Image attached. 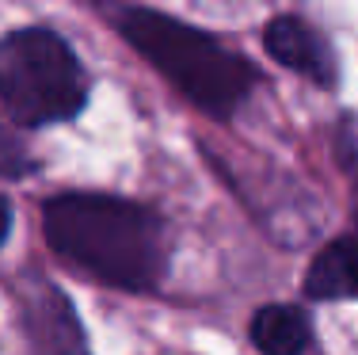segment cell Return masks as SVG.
<instances>
[{"instance_id":"cell-1","label":"cell","mask_w":358,"mask_h":355,"mask_svg":"<svg viewBox=\"0 0 358 355\" xmlns=\"http://www.w3.org/2000/svg\"><path fill=\"white\" fill-rule=\"evenodd\" d=\"M42 230L54 252L122 291H152L168 267V230L157 210L115 195H57Z\"/></svg>"},{"instance_id":"cell-2","label":"cell","mask_w":358,"mask_h":355,"mask_svg":"<svg viewBox=\"0 0 358 355\" xmlns=\"http://www.w3.org/2000/svg\"><path fill=\"white\" fill-rule=\"evenodd\" d=\"M118 31L138 54H145L168 81L202 111L229 118L244 104L255 84V69L241 54L225 50L214 35L179 23L164 12L126 8L118 15Z\"/></svg>"},{"instance_id":"cell-3","label":"cell","mask_w":358,"mask_h":355,"mask_svg":"<svg viewBox=\"0 0 358 355\" xmlns=\"http://www.w3.org/2000/svg\"><path fill=\"white\" fill-rule=\"evenodd\" d=\"M0 104L20 126L69 123L88 104V77L69 42L46 27L0 39Z\"/></svg>"},{"instance_id":"cell-4","label":"cell","mask_w":358,"mask_h":355,"mask_svg":"<svg viewBox=\"0 0 358 355\" xmlns=\"http://www.w3.org/2000/svg\"><path fill=\"white\" fill-rule=\"evenodd\" d=\"M23 328L31 340V355H92L69 298L50 283H38L23 302Z\"/></svg>"},{"instance_id":"cell-5","label":"cell","mask_w":358,"mask_h":355,"mask_svg":"<svg viewBox=\"0 0 358 355\" xmlns=\"http://www.w3.org/2000/svg\"><path fill=\"white\" fill-rule=\"evenodd\" d=\"M263 46L275 62H282L286 69L301 73V77L331 84L336 81V54L324 42V35L301 15H275L263 27Z\"/></svg>"},{"instance_id":"cell-6","label":"cell","mask_w":358,"mask_h":355,"mask_svg":"<svg viewBox=\"0 0 358 355\" xmlns=\"http://www.w3.org/2000/svg\"><path fill=\"white\" fill-rule=\"evenodd\" d=\"M309 298H358V237L324 244L305 275Z\"/></svg>"},{"instance_id":"cell-7","label":"cell","mask_w":358,"mask_h":355,"mask_svg":"<svg viewBox=\"0 0 358 355\" xmlns=\"http://www.w3.org/2000/svg\"><path fill=\"white\" fill-rule=\"evenodd\" d=\"M252 340L263 355H301L309 348V317L297 306H263L252 317Z\"/></svg>"},{"instance_id":"cell-8","label":"cell","mask_w":358,"mask_h":355,"mask_svg":"<svg viewBox=\"0 0 358 355\" xmlns=\"http://www.w3.org/2000/svg\"><path fill=\"white\" fill-rule=\"evenodd\" d=\"M0 172L4 176L27 172V153H23V146L15 141V134H8L4 126H0Z\"/></svg>"},{"instance_id":"cell-9","label":"cell","mask_w":358,"mask_h":355,"mask_svg":"<svg viewBox=\"0 0 358 355\" xmlns=\"http://www.w3.org/2000/svg\"><path fill=\"white\" fill-rule=\"evenodd\" d=\"M339 160H343V165H358V118H347L343 126H339Z\"/></svg>"},{"instance_id":"cell-10","label":"cell","mask_w":358,"mask_h":355,"mask_svg":"<svg viewBox=\"0 0 358 355\" xmlns=\"http://www.w3.org/2000/svg\"><path fill=\"white\" fill-rule=\"evenodd\" d=\"M8 233H12V202L0 195V244H4Z\"/></svg>"}]
</instances>
